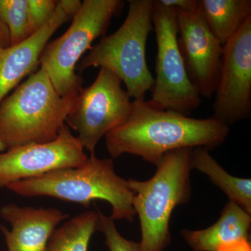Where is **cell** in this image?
<instances>
[{
	"label": "cell",
	"instance_id": "obj_1",
	"mask_svg": "<svg viewBox=\"0 0 251 251\" xmlns=\"http://www.w3.org/2000/svg\"><path fill=\"white\" fill-rule=\"evenodd\" d=\"M229 132V126L212 117L192 118L138 99L132 100L127 120L105 135V145L112 158L134 155L156 166L173 150L202 148L211 151L226 141Z\"/></svg>",
	"mask_w": 251,
	"mask_h": 251
},
{
	"label": "cell",
	"instance_id": "obj_2",
	"mask_svg": "<svg viewBox=\"0 0 251 251\" xmlns=\"http://www.w3.org/2000/svg\"><path fill=\"white\" fill-rule=\"evenodd\" d=\"M6 188L24 197L47 196L85 207L92 201H105L112 206L114 221L132 222L135 216L128 181L117 174L112 158H97L95 153L76 168L57 170Z\"/></svg>",
	"mask_w": 251,
	"mask_h": 251
},
{
	"label": "cell",
	"instance_id": "obj_3",
	"mask_svg": "<svg viewBox=\"0 0 251 251\" xmlns=\"http://www.w3.org/2000/svg\"><path fill=\"white\" fill-rule=\"evenodd\" d=\"M79 91L62 97L39 68L0 103V142L9 150L52 141L65 125Z\"/></svg>",
	"mask_w": 251,
	"mask_h": 251
},
{
	"label": "cell",
	"instance_id": "obj_4",
	"mask_svg": "<svg viewBox=\"0 0 251 251\" xmlns=\"http://www.w3.org/2000/svg\"><path fill=\"white\" fill-rule=\"evenodd\" d=\"M193 149L173 150L163 156L147 181L127 180L140 219L142 251H164L171 244L170 221L176 206L189 201Z\"/></svg>",
	"mask_w": 251,
	"mask_h": 251
},
{
	"label": "cell",
	"instance_id": "obj_5",
	"mask_svg": "<svg viewBox=\"0 0 251 251\" xmlns=\"http://www.w3.org/2000/svg\"><path fill=\"white\" fill-rule=\"evenodd\" d=\"M125 21L115 32L103 36L77 64L80 72L90 67L115 74L130 97L145 99L151 92L153 77L146 60L149 36L153 29V0H130Z\"/></svg>",
	"mask_w": 251,
	"mask_h": 251
},
{
	"label": "cell",
	"instance_id": "obj_6",
	"mask_svg": "<svg viewBox=\"0 0 251 251\" xmlns=\"http://www.w3.org/2000/svg\"><path fill=\"white\" fill-rule=\"evenodd\" d=\"M125 6L122 0H85L67 30L48 43L39 68L49 75L59 95L65 97L82 88L83 79L75 73L77 63L96 39L105 36L112 18L121 14Z\"/></svg>",
	"mask_w": 251,
	"mask_h": 251
},
{
	"label": "cell",
	"instance_id": "obj_7",
	"mask_svg": "<svg viewBox=\"0 0 251 251\" xmlns=\"http://www.w3.org/2000/svg\"><path fill=\"white\" fill-rule=\"evenodd\" d=\"M153 26L156 34V77L149 102L156 108L189 116L202 102L188 76L178 44L176 11L153 0Z\"/></svg>",
	"mask_w": 251,
	"mask_h": 251
},
{
	"label": "cell",
	"instance_id": "obj_8",
	"mask_svg": "<svg viewBox=\"0 0 251 251\" xmlns=\"http://www.w3.org/2000/svg\"><path fill=\"white\" fill-rule=\"evenodd\" d=\"M130 99L122 80L108 69L100 68L93 83L79 91L66 125L75 130L85 150L94 154L100 140L129 116Z\"/></svg>",
	"mask_w": 251,
	"mask_h": 251
},
{
	"label": "cell",
	"instance_id": "obj_9",
	"mask_svg": "<svg viewBox=\"0 0 251 251\" xmlns=\"http://www.w3.org/2000/svg\"><path fill=\"white\" fill-rule=\"evenodd\" d=\"M213 118L229 126L251 113V18L224 46Z\"/></svg>",
	"mask_w": 251,
	"mask_h": 251
},
{
	"label": "cell",
	"instance_id": "obj_10",
	"mask_svg": "<svg viewBox=\"0 0 251 251\" xmlns=\"http://www.w3.org/2000/svg\"><path fill=\"white\" fill-rule=\"evenodd\" d=\"M88 156L67 125L52 141L21 145L0 152V188L57 170L76 168Z\"/></svg>",
	"mask_w": 251,
	"mask_h": 251
},
{
	"label": "cell",
	"instance_id": "obj_11",
	"mask_svg": "<svg viewBox=\"0 0 251 251\" xmlns=\"http://www.w3.org/2000/svg\"><path fill=\"white\" fill-rule=\"evenodd\" d=\"M176 11L178 44L188 76L201 97L211 99L219 82L224 46L206 25L199 8Z\"/></svg>",
	"mask_w": 251,
	"mask_h": 251
},
{
	"label": "cell",
	"instance_id": "obj_12",
	"mask_svg": "<svg viewBox=\"0 0 251 251\" xmlns=\"http://www.w3.org/2000/svg\"><path fill=\"white\" fill-rule=\"evenodd\" d=\"M0 216L9 223V230L1 226L8 251H46L51 234L69 215L56 208H34L8 204Z\"/></svg>",
	"mask_w": 251,
	"mask_h": 251
},
{
	"label": "cell",
	"instance_id": "obj_13",
	"mask_svg": "<svg viewBox=\"0 0 251 251\" xmlns=\"http://www.w3.org/2000/svg\"><path fill=\"white\" fill-rule=\"evenodd\" d=\"M72 20L57 5L55 12L40 30L17 45L0 50V103L21 83L39 69V59L44 48L55 31Z\"/></svg>",
	"mask_w": 251,
	"mask_h": 251
},
{
	"label": "cell",
	"instance_id": "obj_14",
	"mask_svg": "<svg viewBox=\"0 0 251 251\" xmlns=\"http://www.w3.org/2000/svg\"><path fill=\"white\" fill-rule=\"evenodd\" d=\"M251 224V214L229 201L215 224L200 230L184 229L181 233L194 251H217L221 246L249 240Z\"/></svg>",
	"mask_w": 251,
	"mask_h": 251
},
{
	"label": "cell",
	"instance_id": "obj_15",
	"mask_svg": "<svg viewBox=\"0 0 251 251\" xmlns=\"http://www.w3.org/2000/svg\"><path fill=\"white\" fill-rule=\"evenodd\" d=\"M199 11L223 46L251 18V0H199Z\"/></svg>",
	"mask_w": 251,
	"mask_h": 251
},
{
	"label": "cell",
	"instance_id": "obj_16",
	"mask_svg": "<svg viewBox=\"0 0 251 251\" xmlns=\"http://www.w3.org/2000/svg\"><path fill=\"white\" fill-rule=\"evenodd\" d=\"M193 169L206 175L211 182L251 215V180L229 175L209 153L202 148L193 149Z\"/></svg>",
	"mask_w": 251,
	"mask_h": 251
},
{
	"label": "cell",
	"instance_id": "obj_17",
	"mask_svg": "<svg viewBox=\"0 0 251 251\" xmlns=\"http://www.w3.org/2000/svg\"><path fill=\"white\" fill-rule=\"evenodd\" d=\"M99 211H87L53 231L46 251H88L91 238L99 230Z\"/></svg>",
	"mask_w": 251,
	"mask_h": 251
},
{
	"label": "cell",
	"instance_id": "obj_18",
	"mask_svg": "<svg viewBox=\"0 0 251 251\" xmlns=\"http://www.w3.org/2000/svg\"><path fill=\"white\" fill-rule=\"evenodd\" d=\"M0 19L9 30L10 46L17 45L31 36L27 0H0Z\"/></svg>",
	"mask_w": 251,
	"mask_h": 251
},
{
	"label": "cell",
	"instance_id": "obj_19",
	"mask_svg": "<svg viewBox=\"0 0 251 251\" xmlns=\"http://www.w3.org/2000/svg\"><path fill=\"white\" fill-rule=\"evenodd\" d=\"M99 230L105 237V244L109 251H142L139 243L128 240L117 230L115 221L99 211Z\"/></svg>",
	"mask_w": 251,
	"mask_h": 251
},
{
	"label": "cell",
	"instance_id": "obj_20",
	"mask_svg": "<svg viewBox=\"0 0 251 251\" xmlns=\"http://www.w3.org/2000/svg\"><path fill=\"white\" fill-rule=\"evenodd\" d=\"M55 0H27L29 33L31 36L49 22L57 9Z\"/></svg>",
	"mask_w": 251,
	"mask_h": 251
},
{
	"label": "cell",
	"instance_id": "obj_21",
	"mask_svg": "<svg viewBox=\"0 0 251 251\" xmlns=\"http://www.w3.org/2000/svg\"><path fill=\"white\" fill-rule=\"evenodd\" d=\"M161 4L175 10L195 11L199 8V0H158Z\"/></svg>",
	"mask_w": 251,
	"mask_h": 251
},
{
	"label": "cell",
	"instance_id": "obj_22",
	"mask_svg": "<svg viewBox=\"0 0 251 251\" xmlns=\"http://www.w3.org/2000/svg\"><path fill=\"white\" fill-rule=\"evenodd\" d=\"M217 251H251V243L249 240L238 241L221 246Z\"/></svg>",
	"mask_w": 251,
	"mask_h": 251
},
{
	"label": "cell",
	"instance_id": "obj_23",
	"mask_svg": "<svg viewBox=\"0 0 251 251\" xmlns=\"http://www.w3.org/2000/svg\"><path fill=\"white\" fill-rule=\"evenodd\" d=\"M59 4L64 11L73 18L80 9L82 1L79 0H60Z\"/></svg>",
	"mask_w": 251,
	"mask_h": 251
},
{
	"label": "cell",
	"instance_id": "obj_24",
	"mask_svg": "<svg viewBox=\"0 0 251 251\" xmlns=\"http://www.w3.org/2000/svg\"><path fill=\"white\" fill-rule=\"evenodd\" d=\"M10 46L9 30L4 23L0 19V50L6 49Z\"/></svg>",
	"mask_w": 251,
	"mask_h": 251
},
{
	"label": "cell",
	"instance_id": "obj_25",
	"mask_svg": "<svg viewBox=\"0 0 251 251\" xmlns=\"http://www.w3.org/2000/svg\"><path fill=\"white\" fill-rule=\"evenodd\" d=\"M5 150H6V148H5L4 145L0 142V152H2Z\"/></svg>",
	"mask_w": 251,
	"mask_h": 251
}]
</instances>
